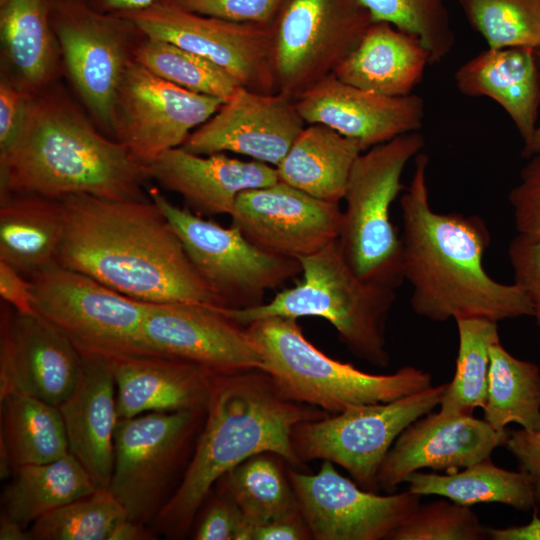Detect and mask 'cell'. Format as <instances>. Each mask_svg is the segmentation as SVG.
I'll list each match as a JSON object with an SVG mask.
<instances>
[{
	"instance_id": "cell-1",
	"label": "cell",
	"mask_w": 540,
	"mask_h": 540,
	"mask_svg": "<svg viewBox=\"0 0 540 540\" xmlns=\"http://www.w3.org/2000/svg\"><path fill=\"white\" fill-rule=\"evenodd\" d=\"M56 261L146 303L221 306L160 209L147 200L73 195Z\"/></svg>"
},
{
	"instance_id": "cell-2",
	"label": "cell",
	"mask_w": 540,
	"mask_h": 540,
	"mask_svg": "<svg viewBox=\"0 0 540 540\" xmlns=\"http://www.w3.org/2000/svg\"><path fill=\"white\" fill-rule=\"evenodd\" d=\"M415 158L410 185L400 199L402 268L414 313L435 322L532 316L531 302L520 286L498 282L485 270L483 257L490 244L485 222L477 215L433 210L429 158L423 152Z\"/></svg>"
},
{
	"instance_id": "cell-3",
	"label": "cell",
	"mask_w": 540,
	"mask_h": 540,
	"mask_svg": "<svg viewBox=\"0 0 540 540\" xmlns=\"http://www.w3.org/2000/svg\"><path fill=\"white\" fill-rule=\"evenodd\" d=\"M148 180L147 164L100 132L59 82L32 96L16 137L0 151V194L147 200Z\"/></svg>"
},
{
	"instance_id": "cell-4",
	"label": "cell",
	"mask_w": 540,
	"mask_h": 540,
	"mask_svg": "<svg viewBox=\"0 0 540 540\" xmlns=\"http://www.w3.org/2000/svg\"><path fill=\"white\" fill-rule=\"evenodd\" d=\"M328 415L283 397L261 369L212 376L204 424L176 491L151 528L184 539L217 481L249 457L271 452L301 467L292 445L300 422Z\"/></svg>"
},
{
	"instance_id": "cell-5",
	"label": "cell",
	"mask_w": 540,
	"mask_h": 540,
	"mask_svg": "<svg viewBox=\"0 0 540 540\" xmlns=\"http://www.w3.org/2000/svg\"><path fill=\"white\" fill-rule=\"evenodd\" d=\"M299 262L303 280L269 302L216 309L244 327L268 317H320L335 328L353 356L376 367L388 366L386 330L396 289L360 278L344 258L338 239Z\"/></svg>"
},
{
	"instance_id": "cell-6",
	"label": "cell",
	"mask_w": 540,
	"mask_h": 540,
	"mask_svg": "<svg viewBox=\"0 0 540 540\" xmlns=\"http://www.w3.org/2000/svg\"><path fill=\"white\" fill-rule=\"evenodd\" d=\"M245 327L260 354L261 370L280 394L328 414L390 402L432 386L431 374L415 366L371 374L335 360L305 337L298 319L268 317Z\"/></svg>"
},
{
	"instance_id": "cell-7",
	"label": "cell",
	"mask_w": 540,
	"mask_h": 540,
	"mask_svg": "<svg viewBox=\"0 0 540 540\" xmlns=\"http://www.w3.org/2000/svg\"><path fill=\"white\" fill-rule=\"evenodd\" d=\"M424 145L419 131L406 133L362 152L353 165L338 242L351 269L366 281L393 289L404 281L391 206L404 188V168Z\"/></svg>"
},
{
	"instance_id": "cell-8",
	"label": "cell",
	"mask_w": 540,
	"mask_h": 540,
	"mask_svg": "<svg viewBox=\"0 0 540 540\" xmlns=\"http://www.w3.org/2000/svg\"><path fill=\"white\" fill-rule=\"evenodd\" d=\"M206 409L119 418L109 489L130 520L150 526L180 484Z\"/></svg>"
},
{
	"instance_id": "cell-9",
	"label": "cell",
	"mask_w": 540,
	"mask_h": 540,
	"mask_svg": "<svg viewBox=\"0 0 540 540\" xmlns=\"http://www.w3.org/2000/svg\"><path fill=\"white\" fill-rule=\"evenodd\" d=\"M29 279L34 312L65 334L82 355L111 360L149 354L142 337L146 302L57 261Z\"/></svg>"
},
{
	"instance_id": "cell-10",
	"label": "cell",
	"mask_w": 540,
	"mask_h": 540,
	"mask_svg": "<svg viewBox=\"0 0 540 540\" xmlns=\"http://www.w3.org/2000/svg\"><path fill=\"white\" fill-rule=\"evenodd\" d=\"M447 383L396 400L354 406L300 422L292 433L302 463L327 460L345 469L361 488L378 493L381 464L411 423L439 406Z\"/></svg>"
},
{
	"instance_id": "cell-11",
	"label": "cell",
	"mask_w": 540,
	"mask_h": 540,
	"mask_svg": "<svg viewBox=\"0 0 540 540\" xmlns=\"http://www.w3.org/2000/svg\"><path fill=\"white\" fill-rule=\"evenodd\" d=\"M147 194L176 232L194 269L221 307L261 305L267 291L301 273L298 260L261 250L237 228L223 227L174 205L156 187H150Z\"/></svg>"
},
{
	"instance_id": "cell-12",
	"label": "cell",
	"mask_w": 540,
	"mask_h": 540,
	"mask_svg": "<svg viewBox=\"0 0 540 540\" xmlns=\"http://www.w3.org/2000/svg\"><path fill=\"white\" fill-rule=\"evenodd\" d=\"M51 20L66 75L86 110L113 138L116 96L145 35L130 20L96 11L84 0H52Z\"/></svg>"
},
{
	"instance_id": "cell-13",
	"label": "cell",
	"mask_w": 540,
	"mask_h": 540,
	"mask_svg": "<svg viewBox=\"0 0 540 540\" xmlns=\"http://www.w3.org/2000/svg\"><path fill=\"white\" fill-rule=\"evenodd\" d=\"M373 22L360 0H285L273 24L276 91L297 99L333 73Z\"/></svg>"
},
{
	"instance_id": "cell-14",
	"label": "cell",
	"mask_w": 540,
	"mask_h": 540,
	"mask_svg": "<svg viewBox=\"0 0 540 540\" xmlns=\"http://www.w3.org/2000/svg\"><path fill=\"white\" fill-rule=\"evenodd\" d=\"M118 15L133 22L147 37L173 43L212 61L242 87L262 93L277 92L273 25L228 21L162 0Z\"/></svg>"
},
{
	"instance_id": "cell-15",
	"label": "cell",
	"mask_w": 540,
	"mask_h": 540,
	"mask_svg": "<svg viewBox=\"0 0 540 540\" xmlns=\"http://www.w3.org/2000/svg\"><path fill=\"white\" fill-rule=\"evenodd\" d=\"M222 103L168 82L132 60L116 96L112 136L147 164L181 147Z\"/></svg>"
},
{
	"instance_id": "cell-16",
	"label": "cell",
	"mask_w": 540,
	"mask_h": 540,
	"mask_svg": "<svg viewBox=\"0 0 540 540\" xmlns=\"http://www.w3.org/2000/svg\"><path fill=\"white\" fill-rule=\"evenodd\" d=\"M287 473L314 540H389L420 505L421 496L408 490L367 491L327 460L315 474L290 465Z\"/></svg>"
},
{
	"instance_id": "cell-17",
	"label": "cell",
	"mask_w": 540,
	"mask_h": 540,
	"mask_svg": "<svg viewBox=\"0 0 540 540\" xmlns=\"http://www.w3.org/2000/svg\"><path fill=\"white\" fill-rule=\"evenodd\" d=\"M142 337L149 354L182 360L212 375L261 369L260 354L246 327L215 306L147 303Z\"/></svg>"
},
{
	"instance_id": "cell-18",
	"label": "cell",
	"mask_w": 540,
	"mask_h": 540,
	"mask_svg": "<svg viewBox=\"0 0 540 540\" xmlns=\"http://www.w3.org/2000/svg\"><path fill=\"white\" fill-rule=\"evenodd\" d=\"M82 369V354L65 334L40 315L18 313L1 301L0 396L18 393L59 407Z\"/></svg>"
},
{
	"instance_id": "cell-19",
	"label": "cell",
	"mask_w": 540,
	"mask_h": 540,
	"mask_svg": "<svg viewBox=\"0 0 540 540\" xmlns=\"http://www.w3.org/2000/svg\"><path fill=\"white\" fill-rule=\"evenodd\" d=\"M230 217L256 247L299 261L338 239L342 211L278 180L239 194Z\"/></svg>"
},
{
	"instance_id": "cell-20",
	"label": "cell",
	"mask_w": 540,
	"mask_h": 540,
	"mask_svg": "<svg viewBox=\"0 0 540 540\" xmlns=\"http://www.w3.org/2000/svg\"><path fill=\"white\" fill-rule=\"evenodd\" d=\"M305 126L294 98L239 86L181 147L199 155L235 153L276 167Z\"/></svg>"
},
{
	"instance_id": "cell-21",
	"label": "cell",
	"mask_w": 540,
	"mask_h": 540,
	"mask_svg": "<svg viewBox=\"0 0 540 540\" xmlns=\"http://www.w3.org/2000/svg\"><path fill=\"white\" fill-rule=\"evenodd\" d=\"M509 431H499L473 415L427 413L397 437L379 473L380 490L392 493L421 469L454 472L491 456L505 446Z\"/></svg>"
},
{
	"instance_id": "cell-22",
	"label": "cell",
	"mask_w": 540,
	"mask_h": 540,
	"mask_svg": "<svg viewBox=\"0 0 540 540\" xmlns=\"http://www.w3.org/2000/svg\"><path fill=\"white\" fill-rule=\"evenodd\" d=\"M297 109L306 124H322L359 143L362 151L420 131L425 102L417 94L390 97L339 80L333 73L301 94Z\"/></svg>"
},
{
	"instance_id": "cell-23",
	"label": "cell",
	"mask_w": 540,
	"mask_h": 540,
	"mask_svg": "<svg viewBox=\"0 0 540 540\" xmlns=\"http://www.w3.org/2000/svg\"><path fill=\"white\" fill-rule=\"evenodd\" d=\"M151 180L183 197L200 216L230 215L242 192L279 180L269 164L230 157L226 153L199 155L172 148L147 163Z\"/></svg>"
},
{
	"instance_id": "cell-24",
	"label": "cell",
	"mask_w": 540,
	"mask_h": 540,
	"mask_svg": "<svg viewBox=\"0 0 540 540\" xmlns=\"http://www.w3.org/2000/svg\"><path fill=\"white\" fill-rule=\"evenodd\" d=\"M81 378L61 412L69 452L86 469L97 487L109 488L114 466V437L119 420L110 362L82 355Z\"/></svg>"
},
{
	"instance_id": "cell-25",
	"label": "cell",
	"mask_w": 540,
	"mask_h": 540,
	"mask_svg": "<svg viewBox=\"0 0 540 540\" xmlns=\"http://www.w3.org/2000/svg\"><path fill=\"white\" fill-rule=\"evenodd\" d=\"M108 361L115 380L119 418L206 409L213 375L194 364L152 354Z\"/></svg>"
},
{
	"instance_id": "cell-26",
	"label": "cell",
	"mask_w": 540,
	"mask_h": 540,
	"mask_svg": "<svg viewBox=\"0 0 540 540\" xmlns=\"http://www.w3.org/2000/svg\"><path fill=\"white\" fill-rule=\"evenodd\" d=\"M454 79L462 94L498 103L523 141L531 138L540 107V67L534 48H487L462 64Z\"/></svg>"
},
{
	"instance_id": "cell-27",
	"label": "cell",
	"mask_w": 540,
	"mask_h": 540,
	"mask_svg": "<svg viewBox=\"0 0 540 540\" xmlns=\"http://www.w3.org/2000/svg\"><path fill=\"white\" fill-rule=\"evenodd\" d=\"M430 54L420 39L387 22H373L335 68L342 82L390 97L413 93L422 81Z\"/></svg>"
},
{
	"instance_id": "cell-28",
	"label": "cell",
	"mask_w": 540,
	"mask_h": 540,
	"mask_svg": "<svg viewBox=\"0 0 540 540\" xmlns=\"http://www.w3.org/2000/svg\"><path fill=\"white\" fill-rule=\"evenodd\" d=\"M51 7L52 0H0L1 70L32 94L65 73Z\"/></svg>"
},
{
	"instance_id": "cell-29",
	"label": "cell",
	"mask_w": 540,
	"mask_h": 540,
	"mask_svg": "<svg viewBox=\"0 0 540 540\" xmlns=\"http://www.w3.org/2000/svg\"><path fill=\"white\" fill-rule=\"evenodd\" d=\"M65 228L61 200L0 194V261L24 276L56 261Z\"/></svg>"
},
{
	"instance_id": "cell-30",
	"label": "cell",
	"mask_w": 540,
	"mask_h": 540,
	"mask_svg": "<svg viewBox=\"0 0 540 540\" xmlns=\"http://www.w3.org/2000/svg\"><path fill=\"white\" fill-rule=\"evenodd\" d=\"M358 142L322 124H306L275 167L280 181L329 202L344 198Z\"/></svg>"
},
{
	"instance_id": "cell-31",
	"label": "cell",
	"mask_w": 540,
	"mask_h": 540,
	"mask_svg": "<svg viewBox=\"0 0 540 540\" xmlns=\"http://www.w3.org/2000/svg\"><path fill=\"white\" fill-rule=\"evenodd\" d=\"M0 423L1 479L11 477L19 467L54 461L70 453L56 406L9 393L0 396Z\"/></svg>"
},
{
	"instance_id": "cell-32",
	"label": "cell",
	"mask_w": 540,
	"mask_h": 540,
	"mask_svg": "<svg viewBox=\"0 0 540 540\" xmlns=\"http://www.w3.org/2000/svg\"><path fill=\"white\" fill-rule=\"evenodd\" d=\"M96 488L86 469L69 453L54 461L19 467L3 489L1 512L29 529L42 516Z\"/></svg>"
},
{
	"instance_id": "cell-33",
	"label": "cell",
	"mask_w": 540,
	"mask_h": 540,
	"mask_svg": "<svg viewBox=\"0 0 540 540\" xmlns=\"http://www.w3.org/2000/svg\"><path fill=\"white\" fill-rule=\"evenodd\" d=\"M406 483L413 494L437 495L464 506L499 503L523 512L537 509L527 475L498 467L490 457L446 474L416 471Z\"/></svg>"
},
{
	"instance_id": "cell-34",
	"label": "cell",
	"mask_w": 540,
	"mask_h": 540,
	"mask_svg": "<svg viewBox=\"0 0 540 540\" xmlns=\"http://www.w3.org/2000/svg\"><path fill=\"white\" fill-rule=\"evenodd\" d=\"M287 466L275 453H259L224 474L214 488L236 504L249 524H264L300 511Z\"/></svg>"
},
{
	"instance_id": "cell-35",
	"label": "cell",
	"mask_w": 540,
	"mask_h": 540,
	"mask_svg": "<svg viewBox=\"0 0 540 540\" xmlns=\"http://www.w3.org/2000/svg\"><path fill=\"white\" fill-rule=\"evenodd\" d=\"M484 420L496 430L517 423L540 430V368L516 358L496 341L490 348V369Z\"/></svg>"
},
{
	"instance_id": "cell-36",
	"label": "cell",
	"mask_w": 540,
	"mask_h": 540,
	"mask_svg": "<svg viewBox=\"0 0 540 540\" xmlns=\"http://www.w3.org/2000/svg\"><path fill=\"white\" fill-rule=\"evenodd\" d=\"M458 354L452 380L447 383L439 412L446 415H472L487 400L490 348L498 340V322L483 317L455 320Z\"/></svg>"
},
{
	"instance_id": "cell-37",
	"label": "cell",
	"mask_w": 540,
	"mask_h": 540,
	"mask_svg": "<svg viewBox=\"0 0 540 540\" xmlns=\"http://www.w3.org/2000/svg\"><path fill=\"white\" fill-rule=\"evenodd\" d=\"M133 60L168 82L223 102L240 86L217 64L164 40L144 36Z\"/></svg>"
},
{
	"instance_id": "cell-38",
	"label": "cell",
	"mask_w": 540,
	"mask_h": 540,
	"mask_svg": "<svg viewBox=\"0 0 540 540\" xmlns=\"http://www.w3.org/2000/svg\"><path fill=\"white\" fill-rule=\"evenodd\" d=\"M123 505L109 488H96L36 520L32 540H112L128 519Z\"/></svg>"
},
{
	"instance_id": "cell-39",
	"label": "cell",
	"mask_w": 540,
	"mask_h": 540,
	"mask_svg": "<svg viewBox=\"0 0 540 540\" xmlns=\"http://www.w3.org/2000/svg\"><path fill=\"white\" fill-rule=\"evenodd\" d=\"M488 48L540 47V0H458Z\"/></svg>"
},
{
	"instance_id": "cell-40",
	"label": "cell",
	"mask_w": 540,
	"mask_h": 540,
	"mask_svg": "<svg viewBox=\"0 0 540 540\" xmlns=\"http://www.w3.org/2000/svg\"><path fill=\"white\" fill-rule=\"evenodd\" d=\"M374 22H387L420 39L430 63L441 62L453 49L455 35L445 0H360Z\"/></svg>"
},
{
	"instance_id": "cell-41",
	"label": "cell",
	"mask_w": 540,
	"mask_h": 540,
	"mask_svg": "<svg viewBox=\"0 0 540 540\" xmlns=\"http://www.w3.org/2000/svg\"><path fill=\"white\" fill-rule=\"evenodd\" d=\"M486 527L470 506L451 500L420 504L389 540H483Z\"/></svg>"
},
{
	"instance_id": "cell-42",
	"label": "cell",
	"mask_w": 540,
	"mask_h": 540,
	"mask_svg": "<svg viewBox=\"0 0 540 540\" xmlns=\"http://www.w3.org/2000/svg\"><path fill=\"white\" fill-rule=\"evenodd\" d=\"M182 9L220 19L273 25L285 0H162Z\"/></svg>"
},
{
	"instance_id": "cell-43",
	"label": "cell",
	"mask_w": 540,
	"mask_h": 540,
	"mask_svg": "<svg viewBox=\"0 0 540 540\" xmlns=\"http://www.w3.org/2000/svg\"><path fill=\"white\" fill-rule=\"evenodd\" d=\"M527 160L508 199L517 234L540 240V153Z\"/></svg>"
},
{
	"instance_id": "cell-44",
	"label": "cell",
	"mask_w": 540,
	"mask_h": 540,
	"mask_svg": "<svg viewBox=\"0 0 540 540\" xmlns=\"http://www.w3.org/2000/svg\"><path fill=\"white\" fill-rule=\"evenodd\" d=\"M214 496L193 525V539L248 540L250 524L236 504L218 491Z\"/></svg>"
},
{
	"instance_id": "cell-45",
	"label": "cell",
	"mask_w": 540,
	"mask_h": 540,
	"mask_svg": "<svg viewBox=\"0 0 540 540\" xmlns=\"http://www.w3.org/2000/svg\"><path fill=\"white\" fill-rule=\"evenodd\" d=\"M514 283L528 296L540 329V240L517 234L508 246Z\"/></svg>"
},
{
	"instance_id": "cell-46",
	"label": "cell",
	"mask_w": 540,
	"mask_h": 540,
	"mask_svg": "<svg viewBox=\"0 0 540 540\" xmlns=\"http://www.w3.org/2000/svg\"><path fill=\"white\" fill-rule=\"evenodd\" d=\"M34 94L21 86L7 72L0 77V151L16 137Z\"/></svg>"
},
{
	"instance_id": "cell-47",
	"label": "cell",
	"mask_w": 540,
	"mask_h": 540,
	"mask_svg": "<svg viewBox=\"0 0 540 540\" xmlns=\"http://www.w3.org/2000/svg\"><path fill=\"white\" fill-rule=\"evenodd\" d=\"M505 447L518 462L531 484L534 501L540 507V430L509 431Z\"/></svg>"
},
{
	"instance_id": "cell-48",
	"label": "cell",
	"mask_w": 540,
	"mask_h": 540,
	"mask_svg": "<svg viewBox=\"0 0 540 540\" xmlns=\"http://www.w3.org/2000/svg\"><path fill=\"white\" fill-rule=\"evenodd\" d=\"M0 297L18 313H35L30 279L3 261H0Z\"/></svg>"
},
{
	"instance_id": "cell-49",
	"label": "cell",
	"mask_w": 540,
	"mask_h": 540,
	"mask_svg": "<svg viewBox=\"0 0 540 540\" xmlns=\"http://www.w3.org/2000/svg\"><path fill=\"white\" fill-rule=\"evenodd\" d=\"M309 527L300 511L277 518L270 522L251 525L248 540H309Z\"/></svg>"
},
{
	"instance_id": "cell-50",
	"label": "cell",
	"mask_w": 540,
	"mask_h": 540,
	"mask_svg": "<svg viewBox=\"0 0 540 540\" xmlns=\"http://www.w3.org/2000/svg\"><path fill=\"white\" fill-rule=\"evenodd\" d=\"M492 540H540V518L534 512L528 524L504 528L487 527Z\"/></svg>"
},
{
	"instance_id": "cell-51",
	"label": "cell",
	"mask_w": 540,
	"mask_h": 540,
	"mask_svg": "<svg viewBox=\"0 0 540 540\" xmlns=\"http://www.w3.org/2000/svg\"><path fill=\"white\" fill-rule=\"evenodd\" d=\"M91 8L102 13L119 14L144 9L156 0H84Z\"/></svg>"
},
{
	"instance_id": "cell-52",
	"label": "cell",
	"mask_w": 540,
	"mask_h": 540,
	"mask_svg": "<svg viewBox=\"0 0 540 540\" xmlns=\"http://www.w3.org/2000/svg\"><path fill=\"white\" fill-rule=\"evenodd\" d=\"M0 539L1 540H32L29 529L11 519L7 514L1 512L0 517Z\"/></svg>"
},
{
	"instance_id": "cell-53",
	"label": "cell",
	"mask_w": 540,
	"mask_h": 540,
	"mask_svg": "<svg viewBox=\"0 0 540 540\" xmlns=\"http://www.w3.org/2000/svg\"><path fill=\"white\" fill-rule=\"evenodd\" d=\"M535 54L540 67V47L535 49ZM540 153V123L529 140L524 142L521 156L525 159Z\"/></svg>"
}]
</instances>
